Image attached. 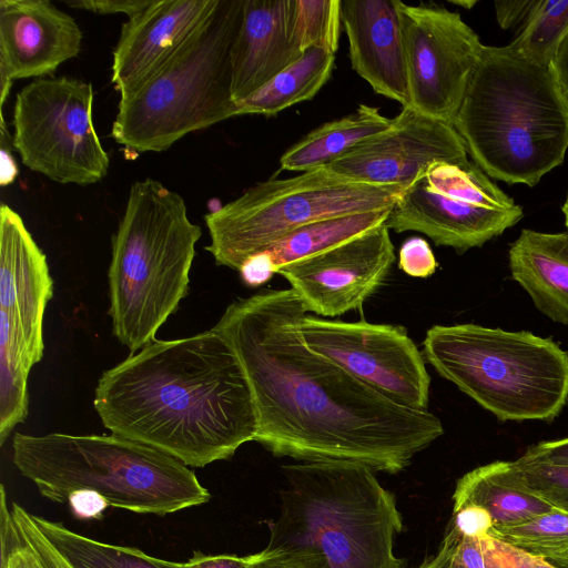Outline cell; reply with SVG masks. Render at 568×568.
<instances>
[{
  "label": "cell",
  "mask_w": 568,
  "mask_h": 568,
  "mask_svg": "<svg viewBox=\"0 0 568 568\" xmlns=\"http://www.w3.org/2000/svg\"><path fill=\"white\" fill-rule=\"evenodd\" d=\"M424 172L390 209L385 221L389 230L420 232L436 245L464 253L483 246L524 216L523 207L494 210L444 196L428 187Z\"/></svg>",
  "instance_id": "cell-18"
},
{
  "label": "cell",
  "mask_w": 568,
  "mask_h": 568,
  "mask_svg": "<svg viewBox=\"0 0 568 568\" xmlns=\"http://www.w3.org/2000/svg\"><path fill=\"white\" fill-rule=\"evenodd\" d=\"M307 312L292 288L232 302L212 327L244 368L257 415L255 442L302 463H355L396 474L444 434L428 409L399 405L311 351Z\"/></svg>",
  "instance_id": "cell-1"
},
{
  "label": "cell",
  "mask_w": 568,
  "mask_h": 568,
  "mask_svg": "<svg viewBox=\"0 0 568 568\" xmlns=\"http://www.w3.org/2000/svg\"><path fill=\"white\" fill-rule=\"evenodd\" d=\"M404 189L357 182L321 168L268 179L204 216L217 265L239 271L250 256L323 219L390 209Z\"/></svg>",
  "instance_id": "cell-9"
},
{
  "label": "cell",
  "mask_w": 568,
  "mask_h": 568,
  "mask_svg": "<svg viewBox=\"0 0 568 568\" xmlns=\"http://www.w3.org/2000/svg\"><path fill=\"white\" fill-rule=\"evenodd\" d=\"M491 180L536 186L568 150V103L549 67L484 45L453 122Z\"/></svg>",
  "instance_id": "cell-4"
},
{
  "label": "cell",
  "mask_w": 568,
  "mask_h": 568,
  "mask_svg": "<svg viewBox=\"0 0 568 568\" xmlns=\"http://www.w3.org/2000/svg\"><path fill=\"white\" fill-rule=\"evenodd\" d=\"M540 0L495 1L496 20L501 29L523 27Z\"/></svg>",
  "instance_id": "cell-37"
},
{
  "label": "cell",
  "mask_w": 568,
  "mask_h": 568,
  "mask_svg": "<svg viewBox=\"0 0 568 568\" xmlns=\"http://www.w3.org/2000/svg\"><path fill=\"white\" fill-rule=\"evenodd\" d=\"M408 106L453 124L485 44L458 12L398 0Z\"/></svg>",
  "instance_id": "cell-12"
},
{
  "label": "cell",
  "mask_w": 568,
  "mask_h": 568,
  "mask_svg": "<svg viewBox=\"0 0 568 568\" xmlns=\"http://www.w3.org/2000/svg\"><path fill=\"white\" fill-rule=\"evenodd\" d=\"M452 3L460 6V7L465 8V9H471L477 3V1H475V0L452 1Z\"/></svg>",
  "instance_id": "cell-48"
},
{
  "label": "cell",
  "mask_w": 568,
  "mask_h": 568,
  "mask_svg": "<svg viewBox=\"0 0 568 568\" xmlns=\"http://www.w3.org/2000/svg\"><path fill=\"white\" fill-rule=\"evenodd\" d=\"M250 568H305L297 560L283 555L262 550L250 555Z\"/></svg>",
  "instance_id": "cell-45"
},
{
  "label": "cell",
  "mask_w": 568,
  "mask_h": 568,
  "mask_svg": "<svg viewBox=\"0 0 568 568\" xmlns=\"http://www.w3.org/2000/svg\"><path fill=\"white\" fill-rule=\"evenodd\" d=\"M93 406L112 434L191 467L229 459L257 433L244 368L231 344L212 328L155 339L104 371Z\"/></svg>",
  "instance_id": "cell-2"
},
{
  "label": "cell",
  "mask_w": 568,
  "mask_h": 568,
  "mask_svg": "<svg viewBox=\"0 0 568 568\" xmlns=\"http://www.w3.org/2000/svg\"><path fill=\"white\" fill-rule=\"evenodd\" d=\"M459 539V531L450 525L437 552L415 568H452V557Z\"/></svg>",
  "instance_id": "cell-42"
},
{
  "label": "cell",
  "mask_w": 568,
  "mask_h": 568,
  "mask_svg": "<svg viewBox=\"0 0 568 568\" xmlns=\"http://www.w3.org/2000/svg\"><path fill=\"white\" fill-rule=\"evenodd\" d=\"M521 457L529 460L568 466V437L540 442L530 446Z\"/></svg>",
  "instance_id": "cell-38"
},
{
  "label": "cell",
  "mask_w": 568,
  "mask_h": 568,
  "mask_svg": "<svg viewBox=\"0 0 568 568\" xmlns=\"http://www.w3.org/2000/svg\"><path fill=\"white\" fill-rule=\"evenodd\" d=\"M75 20L48 0H0V108L13 80L49 77L81 49Z\"/></svg>",
  "instance_id": "cell-17"
},
{
  "label": "cell",
  "mask_w": 568,
  "mask_h": 568,
  "mask_svg": "<svg viewBox=\"0 0 568 568\" xmlns=\"http://www.w3.org/2000/svg\"><path fill=\"white\" fill-rule=\"evenodd\" d=\"M438 263L428 242L414 236L406 240L398 254V267L412 277L426 278L435 273Z\"/></svg>",
  "instance_id": "cell-33"
},
{
  "label": "cell",
  "mask_w": 568,
  "mask_h": 568,
  "mask_svg": "<svg viewBox=\"0 0 568 568\" xmlns=\"http://www.w3.org/2000/svg\"><path fill=\"white\" fill-rule=\"evenodd\" d=\"M509 268L535 306L551 321L568 325V231L524 229L510 244Z\"/></svg>",
  "instance_id": "cell-21"
},
{
  "label": "cell",
  "mask_w": 568,
  "mask_h": 568,
  "mask_svg": "<svg viewBox=\"0 0 568 568\" xmlns=\"http://www.w3.org/2000/svg\"><path fill=\"white\" fill-rule=\"evenodd\" d=\"M6 568H40L32 552L23 545L9 558Z\"/></svg>",
  "instance_id": "cell-46"
},
{
  "label": "cell",
  "mask_w": 568,
  "mask_h": 568,
  "mask_svg": "<svg viewBox=\"0 0 568 568\" xmlns=\"http://www.w3.org/2000/svg\"><path fill=\"white\" fill-rule=\"evenodd\" d=\"M201 235L179 193L151 178L131 185L108 271L112 333L130 354L156 339L187 295Z\"/></svg>",
  "instance_id": "cell-6"
},
{
  "label": "cell",
  "mask_w": 568,
  "mask_h": 568,
  "mask_svg": "<svg viewBox=\"0 0 568 568\" xmlns=\"http://www.w3.org/2000/svg\"><path fill=\"white\" fill-rule=\"evenodd\" d=\"M0 128V184L1 186H6L14 181L19 170L9 148V141L11 138L7 131L4 118H1Z\"/></svg>",
  "instance_id": "cell-43"
},
{
  "label": "cell",
  "mask_w": 568,
  "mask_h": 568,
  "mask_svg": "<svg viewBox=\"0 0 568 568\" xmlns=\"http://www.w3.org/2000/svg\"><path fill=\"white\" fill-rule=\"evenodd\" d=\"M303 53L294 30L293 0H244L231 52L233 100L248 98Z\"/></svg>",
  "instance_id": "cell-20"
},
{
  "label": "cell",
  "mask_w": 568,
  "mask_h": 568,
  "mask_svg": "<svg viewBox=\"0 0 568 568\" xmlns=\"http://www.w3.org/2000/svg\"><path fill=\"white\" fill-rule=\"evenodd\" d=\"M485 568H559L489 534L479 537Z\"/></svg>",
  "instance_id": "cell-31"
},
{
  "label": "cell",
  "mask_w": 568,
  "mask_h": 568,
  "mask_svg": "<svg viewBox=\"0 0 568 568\" xmlns=\"http://www.w3.org/2000/svg\"><path fill=\"white\" fill-rule=\"evenodd\" d=\"M392 121L377 108L361 104L354 113L322 124L292 145L281 156V169L303 173L326 168L367 139L388 129Z\"/></svg>",
  "instance_id": "cell-23"
},
{
  "label": "cell",
  "mask_w": 568,
  "mask_h": 568,
  "mask_svg": "<svg viewBox=\"0 0 568 568\" xmlns=\"http://www.w3.org/2000/svg\"><path fill=\"white\" fill-rule=\"evenodd\" d=\"M92 104V84L80 79L49 75L24 85L12 119V145L22 163L62 184L105 178L109 156L93 125Z\"/></svg>",
  "instance_id": "cell-11"
},
{
  "label": "cell",
  "mask_w": 568,
  "mask_h": 568,
  "mask_svg": "<svg viewBox=\"0 0 568 568\" xmlns=\"http://www.w3.org/2000/svg\"><path fill=\"white\" fill-rule=\"evenodd\" d=\"M561 211H562V214H564V217H565V225H566L567 231H568V192H567L565 202H564V204L561 206Z\"/></svg>",
  "instance_id": "cell-49"
},
{
  "label": "cell",
  "mask_w": 568,
  "mask_h": 568,
  "mask_svg": "<svg viewBox=\"0 0 568 568\" xmlns=\"http://www.w3.org/2000/svg\"><path fill=\"white\" fill-rule=\"evenodd\" d=\"M516 466L527 487L552 507L568 513V466L519 457Z\"/></svg>",
  "instance_id": "cell-30"
},
{
  "label": "cell",
  "mask_w": 568,
  "mask_h": 568,
  "mask_svg": "<svg viewBox=\"0 0 568 568\" xmlns=\"http://www.w3.org/2000/svg\"><path fill=\"white\" fill-rule=\"evenodd\" d=\"M353 70L372 89L408 106V83L398 0H341Z\"/></svg>",
  "instance_id": "cell-19"
},
{
  "label": "cell",
  "mask_w": 568,
  "mask_h": 568,
  "mask_svg": "<svg viewBox=\"0 0 568 568\" xmlns=\"http://www.w3.org/2000/svg\"><path fill=\"white\" fill-rule=\"evenodd\" d=\"M568 32V0H540L511 50L531 64L549 67Z\"/></svg>",
  "instance_id": "cell-27"
},
{
  "label": "cell",
  "mask_w": 568,
  "mask_h": 568,
  "mask_svg": "<svg viewBox=\"0 0 568 568\" xmlns=\"http://www.w3.org/2000/svg\"><path fill=\"white\" fill-rule=\"evenodd\" d=\"M0 568H6L10 556L23 546L12 513L9 510L4 486H0Z\"/></svg>",
  "instance_id": "cell-34"
},
{
  "label": "cell",
  "mask_w": 568,
  "mask_h": 568,
  "mask_svg": "<svg viewBox=\"0 0 568 568\" xmlns=\"http://www.w3.org/2000/svg\"><path fill=\"white\" fill-rule=\"evenodd\" d=\"M374 471L355 463L283 466L280 516L264 550L305 568H405L394 551L402 514Z\"/></svg>",
  "instance_id": "cell-3"
},
{
  "label": "cell",
  "mask_w": 568,
  "mask_h": 568,
  "mask_svg": "<svg viewBox=\"0 0 568 568\" xmlns=\"http://www.w3.org/2000/svg\"><path fill=\"white\" fill-rule=\"evenodd\" d=\"M453 500V509L485 510L493 528L515 525L555 508L530 491L515 462L501 460L479 466L460 477Z\"/></svg>",
  "instance_id": "cell-22"
},
{
  "label": "cell",
  "mask_w": 568,
  "mask_h": 568,
  "mask_svg": "<svg viewBox=\"0 0 568 568\" xmlns=\"http://www.w3.org/2000/svg\"><path fill=\"white\" fill-rule=\"evenodd\" d=\"M390 209L312 222L280 239L265 251L277 272L282 266L328 251L384 224Z\"/></svg>",
  "instance_id": "cell-26"
},
{
  "label": "cell",
  "mask_w": 568,
  "mask_h": 568,
  "mask_svg": "<svg viewBox=\"0 0 568 568\" xmlns=\"http://www.w3.org/2000/svg\"><path fill=\"white\" fill-rule=\"evenodd\" d=\"M452 568H485L479 537L459 534L452 557Z\"/></svg>",
  "instance_id": "cell-39"
},
{
  "label": "cell",
  "mask_w": 568,
  "mask_h": 568,
  "mask_svg": "<svg viewBox=\"0 0 568 568\" xmlns=\"http://www.w3.org/2000/svg\"><path fill=\"white\" fill-rule=\"evenodd\" d=\"M297 327L304 344L314 353L338 364L390 400L427 409L430 377L423 353L405 328L307 314Z\"/></svg>",
  "instance_id": "cell-13"
},
{
  "label": "cell",
  "mask_w": 568,
  "mask_h": 568,
  "mask_svg": "<svg viewBox=\"0 0 568 568\" xmlns=\"http://www.w3.org/2000/svg\"><path fill=\"white\" fill-rule=\"evenodd\" d=\"M239 273L245 285L258 287L267 283L276 274V270L271 255L263 251L246 258Z\"/></svg>",
  "instance_id": "cell-36"
},
{
  "label": "cell",
  "mask_w": 568,
  "mask_h": 568,
  "mask_svg": "<svg viewBox=\"0 0 568 568\" xmlns=\"http://www.w3.org/2000/svg\"><path fill=\"white\" fill-rule=\"evenodd\" d=\"M293 20L302 52L314 47L336 52L343 26L341 0H293Z\"/></svg>",
  "instance_id": "cell-29"
},
{
  "label": "cell",
  "mask_w": 568,
  "mask_h": 568,
  "mask_svg": "<svg viewBox=\"0 0 568 568\" xmlns=\"http://www.w3.org/2000/svg\"><path fill=\"white\" fill-rule=\"evenodd\" d=\"M395 262L384 224L314 256L277 270L306 312L335 317L359 308L385 282Z\"/></svg>",
  "instance_id": "cell-14"
},
{
  "label": "cell",
  "mask_w": 568,
  "mask_h": 568,
  "mask_svg": "<svg viewBox=\"0 0 568 568\" xmlns=\"http://www.w3.org/2000/svg\"><path fill=\"white\" fill-rule=\"evenodd\" d=\"M64 2L74 9L89 10L100 14L125 13L131 18L145 9L151 0H77Z\"/></svg>",
  "instance_id": "cell-35"
},
{
  "label": "cell",
  "mask_w": 568,
  "mask_h": 568,
  "mask_svg": "<svg viewBox=\"0 0 568 568\" xmlns=\"http://www.w3.org/2000/svg\"><path fill=\"white\" fill-rule=\"evenodd\" d=\"M335 53L310 48L248 98L236 102V115H274L296 103L311 100L332 75Z\"/></svg>",
  "instance_id": "cell-24"
},
{
  "label": "cell",
  "mask_w": 568,
  "mask_h": 568,
  "mask_svg": "<svg viewBox=\"0 0 568 568\" xmlns=\"http://www.w3.org/2000/svg\"><path fill=\"white\" fill-rule=\"evenodd\" d=\"M182 568H250V556L235 555H203L194 552L193 557L183 564Z\"/></svg>",
  "instance_id": "cell-41"
},
{
  "label": "cell",
  "mask_w": 568,
  "mask_h": 568,
  "mask_svg": "<svg viewBox=\"0 0 568 568\" xmlns=\"http://www.w3.org/2000/svg\"><path fill=\"white\" fill-rule=\"evenodd\" d=\"M31 520L71 568H182L183 564L155 558L140 549L98 541L68 529L62 523L30 514Z\"/></svg>",
  "instance_id": "cell-25"
},
{
  "label": "cell",
  "mask_w": 568,
  "mask_h": 568,
  "mask_svg": "<svg viewBox=\"0 0 568 568\" xmlns=\"http://www.w3.org/2000/svg\"><path fill=\"white\" fill-rule=\"evenodd\" d=\"M244 0H220L199 32L133 94L111 136L132 153L162 152L187 133L236 116L231 52Z\"/></svg>",
  "instance_id": "cell-8"
},
{
  "label": "cell",
  "mask_w": 568,
  "mask_h": 568,
  "mask_svg": "<svg viewBox=\"0 0 568 568\" xmlns=\"http://www.w3.org/2000/svg\"><path fill=\"white\" fill-rule=\"evenodd\" d=\"M12 452L20 474L54 503L88 490L110 507L164 516L211 498L195 473L179 459L112 433H16Z\"/></svg>",
  "instance_id": "cell-5"
},
{
  "label": "cell",
  "mask_w": 568,
  "mask_h": 568,
  "mask_svg": "<svg viewBox=\"0 0 568 568\" xmlns=\"http://www.w3.org/2000/svg\"><path fill=\"white\" fill-rule=\"evenodd\" d=\"M423 356L501 422H551L568 402V353L527 331L434 325Z\"/></svg>",
  "instance_id": "cell-7"
},
{
  "label": "cell",
  "mask_w": 568,
  "mask_h": 568,
  "mask_svg": "<svg viewBox=\"0 0 568 568\" xmlns=\"http://www.w3.org/2000/svg\"><path fill=\"white\" fill-rule=\"evenodd\" d=\"M68 503L72 509V513L78 518H100L109 507L108 503L97 493L80 490L73 491Z\"/></svg>",
  "instance_id": "cell-40"
},
{
  "label": "cell",
  "mask_w": 568,
  "mask_h": 568,
  "mask_svg": "<svg viewBox=\"0 0 568 568\" xmlns=\"http://www.w3.org/2000/svg\"><path fill=\"white\" fill-rule=\"evenodd\" d=\"M547 560L559 568H568V552L550 557Z\"/></svg>",
  "instance_id": "cell-47"
},
{
  "label": "cell",
  "mask_w": 568,
  "mask_h": 568,
  "mask_svg": "<svg viewBox=\"0 0 568 568\" xmlns=\"http://www.w3.org/2000/svg\"><path fill=\"white\" fill-rule=\"evenodd\" d=\"M220 0H151L122 24L111 82L120 99L133 94L204 26Z\"/></svg>",
  "instance_id": "cell-16"
},
{
  "label": "cell",
  "mask_w": 568,
  "mask_h": 568,
  "mask_svg": "<svg viewBox=\"0 0 568 568\" xmlns=\"http://www.w3.org/2000/svg\"><path fill=\"white\" fill-rule=\"evenodd\" d=\"M549 68L568 103V32L560 42Z\"/></svg>",
  "instance_id": "cell-44"
},
{
  "label": "cell",
  "mask_w": 568,
  "mask_h": 568,
  "mask_svg": "<svg viewBox=\"0 0 568 568\" xmlns=\"http://www.w3.org/2000/svg\"><path fill=\"white\" fill-rule=\"evenodd\" d=\"M466 159V144L453 124L404 106L388 129L326 168L357 182L405 190L430 163Z\"/></svg>",
  "instance_id": "cell-15"
},
{
  "label": "cell",
  "mask_w": 568,
  "mask_h": 568,
  "mask_svg": "<svg viewBox=\"0 0 568 568\" xmlns=\"http://www.w3.org/2000/svg\"><path fill=\"white\" fill-rule=\"evenodd\" d=\"M11 513L22 544L32 552L40 568H71L36 527L29 511L12 504Z\"/></svg>",
  "instance_id": "cell-32"
},
{
  "label": "cell",
  "mask_w": 568,
  "mask_h": 568,
  "mask_svg": "<svg viewBox=\"0 0 568 568\" xmlns=\"http://www.w3.org/2000/svg\"><path fill=\"white\" fill-rule=\"evenodd\" d=\"M53 296L47 256L21 216L0 207V444L29 410L28 376L43 357V317Z\"/></svg>",
  "instance_id": "cell-10"
},
{
  "label": "cell",
  "mask_w": 568,
  "mask_h": 568,
  "mask_svg": "<svg viewBox=\"0 0 568 568\" xmlns=\"http://www.w3.org/2000/svg\"><path fill=\"white\" fill-rule=\"evenodd\" d=\"M488 534L548 559L568 552V513L552 508L525 521L493 528Z\"/></svg>",
  "instance_id": "cell-28"
}]
</instances>
